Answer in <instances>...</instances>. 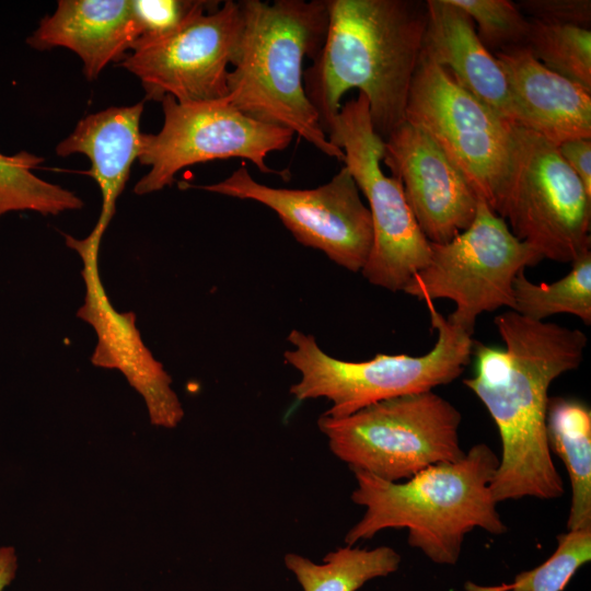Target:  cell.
I'll use <instances>...</instances> for the list:
<instances>
[{"label":"cell","instance_id":"6da1fadb","mask_svg":"<svg viewBox=\"0 0 591 591\" xmlns=\"http://www.w3.org/2000/svg\"><path fill=\"white\" fill-rule=\"evenodd\" d=\"M495 325L505 348L474 341L475 375L463 381L499 431L501 455L490 485L494 500L560 498L565 487L546 432L548 389L580 366L588 337L512 310L498 314Z\"/></svg>","mask_w":591,"mask_h":591},{"label":"cell","instance_id":"7a4b0ae2","mask_svg":"<svg viewBox=\"0 0 591 591\" xmlns=\"http://www.w3.org/2000/svg\"><path fill=\"white\" fill-rule=\"evenodd\" d=\"M328 26L312 65L303 72L306 97L324 134L358 89L369 103L374 131L385 140L405 121L412 80L428 21L420 0H325Z\"/></svg>","mask_w":591,"mask_h":591},{"label":"cell","instance_id":"3957f363","mask_svg":"<svg viewBox=\"0 0 591 591\" xmlns=\"http://www.w3.org/2000/svg\"><path fill=\"white\" fill-rule=\"evenodd\" d=\"M498 464L494 450L477 443L462 459L428 466L403 482L354 470L351 500L366 511L345 543L354 546L385 529H407L409 546L434 564L455 565L474 529L494 535L507 531L490 489Z\"/></svg>","mask_w":591,"mask_h":591},{"label":"cell","instance_id":"277c9868","mask_svg":"<svg viewBox=\"0 0 591 591\" xmlns=\"http://www.w3.org/2000/svg\"><path fill=\"white\" fill-rule=\"evenodd\" d=\"M243 34L224 101L257 121L291 130L322 153L345 161L329 142L304 92L303 61L323 47L325 0L239 1Z\"/></svg>","mask_w":591,"mask_h":591},{"label":"cell","instance_id":"5b68a950","mask_svg":"<svg viewBox=\"0 0 591 591\" xmlns=\"http://www.w3.org/2000/svg\"><path fill=\"white\" fill-rule=\"evenodd\" d=\"M426 305L438 336L421 356L378 354L366 361H345L324 352L314 336L291 331L287 340L293 348L283 358L301 378L290 394L300 402L327 398L332 407L324 415L340 418L384 399L451 383L471 361L473 333L449 322L432 302Z\"/></svg>","mask_w":591,"mask_h":591},{"label":"cell","instance_id":"8992f818","mask_svg":"<svg viewBox=\"0 0 591 591\" xmlns=\"http://www.w3.org/2000/svg\"><path fill=\"white\" fill-rule=\"evenodd\" d=\"M461 413L433 391L371 404L346 417L322 415L317 426L332 453L351 471L387 482L462 459Z\"/></svg>","mask_w":591,"mask_h":591},{"label":"cell","instance_id":"52a82bcc","mask_svg":"<svg viewBox=\"0 0 591 591\" xmlns=\"http://www.w3.org/2000/svg\"><path fill=\"white\" fill-rule=\"evenodd\" d=\"M512 137L496 213L543 259L571 264L591 251V197L554 143L521 126Z\"/></svg>","mask_w":591,"mask_h":591},{"label":"cell","instance_id":"ba28073f","mask_svg":"<svg viewBox=\"0 0 591 591\" xmlns=\"http://www.w3.org/2000/svg\"><path fill=\"white\" fill-rule=\"evenodd\" d=\"M542 259L479 198L465 230L447 243L430 242L428 264L409 279L403 292L425 303L453 301L455 309L447 320L474 333L480 314L500 308L512 310L514 278Z\"/></svg>","mask_w":591,"mask_h":591},{"label":"cell","instance_id":"9c48e42d","mask_svg":"<svg viewBox=\"0 0 591 591\" xmlns=\"http://www.w3.org/2000/svg\"><path fill=\"white\" fill-rule=\"evenodd\" d=\"M345 153L347 167L368 200L373 243L361 269L373 286L403 291L430 258V242L407 204L402 184L382 169L384 140L374 131L367 97L347 101L325 132Z\"/></svg>","mask_w":591,"mask_h":591},{"label":"cell","instance_id":"30bf717a","mask_svg":"<svg viewBox=\"0 0 591 591\" xmlns=\"http://www.w3.org/2000/svg\"><path fill=\"white\" fill-rule=\"evenodd\" d=\"M405 120L422 129L496 212L513 146V125L420 54Z\"/></svg>","mask_w":591,"mask_h":591},{"label":"cell","instance_id":"8fae6325","mask_svg":"<svg viewBox=\"0 0 591 591\" xmlns=\"http://www.w3.org/2000/svg\"><path fill=\"white\" fill-rule=\"evenodd\" d=\"M161 103V130L140 137L138 160L150 171L135 185L137 195L171 185L186 166L218 159H245L263 173L290 178L288 170L269 167L266 157L288 148L294 136L291 130L250 118L224 100L178 103L165 95Z\"/></svg>","mask_w":591,"mask_h":591},{"label":"cell","instance_id":"7c38bea8","mask_svg":"<svg viewBox=\"0 0 591 591\" xmlns=\"http://www.w3.org/2000/svg\"><path fill=\"white\" fill-rule=\"evenodd\" d=\"M179 186L263 204L277 213L299 243L323 252L350 271H361L369 257L373 243L371 215L346 166L324 185L309 189L260 184L245 164L218 183Z\"/></svg>","mask_w":591,"mask_h":591},{"label":"cell","instance_id":"4fadbf2b","mask_svg":"<svg viewBox=\"0 0 591 591\" xmlns=\"http://www.w3.org/2000/svg\"><path fill=\"white\" fill-rule=\"evenodd\" d=\"M242 34L240 3L227 0L167 36L137 44L119 65L139 78L147 100L220 101L228 95V67L236 60Z\"/></svg>","mask_w":591,"mask_h":591},{"label":"cell","instance_id":"5bb4252c","mask_svg":"<svg viewBox=\"0 0 591 591\" xmlns=\"http://www.w3.org/2000/svg\"><path fill=\"white\" fill-rule=\"evenodd\" d=\"M103 232L93 229L83 240L63 234L68 247L82 258L85 283L83 305L77 316L95 329L97 345L94 366L118 369L142 396L152 425L175 428L184 417L182 404L172 390V379L143 344L132 312H117L111 304L99 274V250Z\"/></svg>","mask_w":591,"mask_h":591},{"label":"cell","instance_id":"9a60e30c","mask_svg":"<svg viewBox=\"0 0 591 591\" xmlns=\"http://www.w3.org/2000/svg\"><path fill=\"white\" fill-rule=\"evenodd\" d=\"M382 162L403 186L407 204L431 243H447L473 221L479 197L439 146L404 121L384 140Z\"/></svg>","mask_w":591,"mask_h":591},{"label":"cell","instance_id":"2e32d148","mask_svg":"<svg viewBox=\"0 0 591 591\" xmlns=\"http://www.w3.org/2000/svg\"><path fill=\"white\" fill-rule=\"evenodd\" d=\"M494 56L507 77L521 127L556 147L591 138V91L546 68L524 46Z\"/></svg>","mask_w":591,"mask_h":591},{"label":"cell","instance_id":"e0dca14e","mask_svg":"<svg viewBox=\"0 0 591 591\" xmlns=\"http://www.w3.org/2000/svg\"><path fill=\"white\" fill-rule=\"evenodd\" d=\"M422 53L498 116L521 126L507 77L479 40L474 21L450 0H426Z\"/></svg>","mask_w":591,"mask_h":591},{"label":"cell","instance_id":"ac0fdd59","mask_svg":"<svg viewBox=\"0 0 591 591\" xmlns=\"http://www.w3.org/2000/svg\"><path fill=\"white\" fill-rule=\"evenodd\" d=\"M137 39L131 0H59L26 42L38 50H72L85 78L94 80L109 62L121 61Z\"/></svg>","mask_w":591,"mask_h":591},{"label":"cell","instance_id":"d6986e66","mask_svg":"<svg viewBox=\"0 0 591 591\" xmlns=\"http://www.w3.org/2000/svg\"><path fill=\"white\" fill-rule=\"evenodd\" d=\"M143 102L131 106L109 107L82 118L74 130L59 142L56 153L86 155L90 174L102 194V210L95 224L105 232L116 207V200L129 178L130 167L138 159L140 117Z\"/></svg>","mask_w":591,"mask_h":591},{"label":"cell","instance_id":"ffe728a7","mask_svg":"<svg viewBox=\"0 0 591 591\" xmlns=\"http://www.w3.org/2000/svg\"><path fill=\"white\" fill-rule=\"evenodd\" d=\"M546 432L551 452L564 462L571 484L568 531L591 528V410L573 398L548 401Z\"/></svg>","mask_w":591,"mask_h":591},{"label":"cell","instance_id":"44dd1931","mask_svg":"<svg viewBox=\"0 0 591 591\" xmlns=\"http://www.w3.org/2000/svg\"><path fill=\"white\" fill-rule=\"evenodd\" d=\"M401 555L392 547L372 549L346 545L329 552L322 564L288 553L283 563L303 591H357L368 581L395 572Z\"/></svg>","mask_w":591,"mask_h":591},{"label":"cell","instance_id":"7402d4cb","mask_svg":"<svg viewBox=\"0 0 591 591\" xmlns=\"http://www.w3.org/2000/svg\"><path fill=\"white\" fill-rule=\"evenodd\" d=\"M512 311L543 322L556 314H571L586 325L591 323V251L571 263L570 271L557 281L535 283L524 270L513 280Z\"/></svg>","mask_w":591,"mask_h":591},{"label":"cell","instance_id":"603a6c76","mask_svg":"<svg viewBox=\"0 0 591 591\" xmlns=\"http://www.w3.org/2000/svg\"><path fill=\"white\" fill-rule=\"evenodd\" d=\"M42 161V158L26 151L13 155L0 153V217L16 210L56 216L83 207V201L74 193L32 172Z\"/></svg>","mask_w":591,"mask_h":591},{"label":"cell","instance_id":"cb8c5ba5","mask_svg":"<svg viewBox=\"0 0 591 591\" xmlns=\"http://www.w3.org/2000/svg\"><path fill=\"white\" fill-rule=\"evenodd\" d=\"M546 68L591 91V31L530 19L525 46Z\"/></svg>","mask_w":591,"mask_h":591},{"label":"cell","instance_id":"d4e9b609","mask_svg":"<svg viewBox=\"0 0 591 591\" xmlns=\"http://www.w3.org/2000/svg\"><path fill=\"white\" fill-rule=\"evenodd\" d=\"M557 542V548L543 564L520 572L512 582L493 587L467 582L466 591H563L591 559V528L559 534Z\"/></svg>","mask_w":591,"mask_h":591},{"label":"cell","instance_id":"484cf974","mask_svg":"<svg viewBox=\"0 0 591 591\" xmlns=\"http://www.w3.org/2000/svg\"><path fill=\"white\" fill-rule=\"evenodd\" d=\"M477 23V36L495 53L525 46L530 19L510 0H450Z\"/></svg>","mask_w":591,"mask_h":591},{"label":"cell","instance_id":"4316f807","mask_svg":"<svg viewBox=\"0 0 591 591\" xmlns=\"http://www.w3.org/2000/svg\"><path fill=\"white\" fill-rule=\"evenodd\" d=\"M220 1L207 0H131L138 27L132 45L167 36L196 16L216 10Z\"/></svg>","mask_w":591,"mask_h":591},{"label":"cell","instance_id":"83f0119b","mask_svg":"<svg viewBox=\"0 0 591 591\" xmlns=\"http://www.w3.org/2000/svg\"><path fill=\"white\" fill-rule=\"evenodd\" d=\"M515 4L532 20L590 30V0H522Z\"/></svg>","mask_w":591,"mask_h":591},{"label":"cell","instance_id":"f1b7e54d","mask_svg":"<svg viewBox=\"0 0 591 591\" xmlns=\"http://www.w3.org/2000/svg\"><path fill=\"white\" fill-rule=\"evenodd\" d=\"M557 148L565 162L579 177L587 194L591 197V138L568 140Z\"/></svg>","mask_w":591,"mask_h":591},{"label":"cell","instance_id":"f546056e","mask_svg":"<svg viewBox=\"0 0 591 591\" xmlns=\"http://www.w3.org/2000/svg\"><path fill=\"white\" fill-rule=\"evenodd\" d=\"M18 559L13 547H0V591L15 577Z\"/></svg>","mask_w":591,"mask_h":591}]
</instances>
